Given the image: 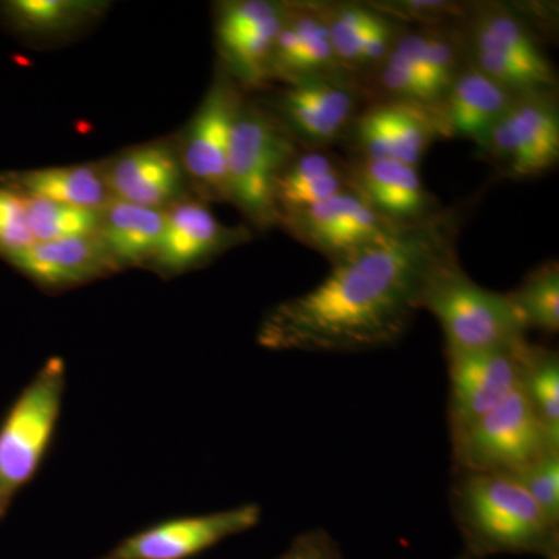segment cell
<instances>
[{
    "instance_id": "cell-1",
    "label": "cell",
    "mask_w": 559,
    "mask_h": 559,
    "mask_svg": "<svg viewBox=\"0 0 559 559\" xmlns=\"http://www.w3.org/2000/svg\"><path fill=\"white\" fill-rule=\"evenodd\" d=\"M454 231V216L441 212L333 264L314 289L271 308L257 341L277 352L392 347L421 310L430 272L455 253Z\"/></svg>"
},
{
    "instance_id": "cell-2",
    "label": "cell",
    "mask_w": 559,
    "mask_h": 559,
    "mask_svg": "<svg viewBox=\"0 0 559 559\" xmlns=\"http://www.w3.org/2000/svg\"><path fill=\"white\" fill-rule=\"evenodd\" d=\"M452 513L465 551L484 559L532 555L559 559V524L509 474H459Z\"/></svg>"
},
{
    "instance_id": "cell-3",
    "label": "cell",
    "mask_w": 559,
    "mask_h": 559,
    "mask_svg": "<svg viewBox=\"0 0 559 559\" xmlns=\"http://www.w3.org/2000/svg\"><path fill=\"white\" fill-rule=\"evenodd\" d=\"M421 310L439 320L447 352L514 348L527 342V326L510 294L477 285L462 270L455 253L430 272Z\"/></svg>"
},
{
    "instance_id": "cell-4",
    "label": "cell",
    "mask_w": 559,
    "mask_h": 559,
    "mask_svg": "<svg viewBox=\"0 0 559 559\" xmlns=\"http://www.w3.org/2000/svg\"><path fill=\"white\" fill-rule=\"evenodd\" d=\"M66 388L64 360H47L0 421V524L49 454L60 425Z\"/></svg>"
},
{
    "instance_id": "cell-5",
    "label": "cell",
    "mask_w": 559,
    "mask_h": 559,
    "mask_svg": "<svg viewBox=\"0 0 559 559\" xmlns=\"http://www.w3.org/2000/svg\"><path fill=\"white\" fill-rule=\"evenodd\" d=\"M297 154L296 140L274 114L242 102L231 131L227 190L229 201L257 226L278 224L275 182Z\"/></svg>"
},
{
    "instance_id": "cell-6",
    "label": "cell",
    "mask_w": 559,
    "mask_h": 559,
    "mask_svg": "<svg viewBox=\"0 0 559 559\" xmlns=\"http://www.w3.org/2000/svg\"><path fill=\"white\" fill-rule=\"evenodd\" d=\"M457 474H514L559 452L521 389L468 428L452 433Z\"/></svg>"
},
{
    "instance_id": "cell-7",
    "label": "cell",
    "mask_w": 559,
    "mask_h": 559,
    "mask_svg": "<svg viewBox=\"0 0 559 559\" xmlns=\"http://www.w3.org/2000/svg\"><path fill=\"white\" fill-rule=\"evenodd\" d=\"M469 64L511 94L554 90L550 61L528 25L506 7H481L469 21Z\"/></svg>"
},
{
    "instance_id": "cell-8",
    "label": "cell",
    "mask_w": 559,
    "mask_h": 559,
    "mask_svg": "<svg viewBox=\"0 0 559 559\" xmlns=\"http://www.w3.org/2000/svg\"><path fill=\"white\" fill-rule=\"evenodd\" d=\"M479 148L513 179L536 178L559 159V109L554 90L514 95Z\"/></svg>"
},
{
    "instance_id": "cell-9",
    "label": "cell",
    "mask_w": 559,
    "mask_h": 559,
    "mask_svg": "<svg viewBox=\"0 0 559 559\" xmlns=\"http://www.w3.org/2000/svg\"><path fill=\"white\" fill-rule=\"evenodd\" d=\"M282 226L333 264L373 248L407 227L382 216L349 187L336 197L282 221Z\"/></svg>"
},
{
    "instance_id": "cell-10",
    "label": "cell",
    "mask_w": 559,
    "mask_h": 559,
    "mask_svg": "<svg viewBox=\"0 0 559 559\" xmlns=\"http://www.w3.org/2000/svg\"><path fill=\"white\" fill-rule=\"evenodd\" d=\"M242 105L240 91L219 75L194 114L180 148V164L191 182L209 200L229 201L227 160L231 131Z\"/></svg>"
},
{
    "instance_id": "cell-11",
    "label": "cell",
    "mask_w": 559,
    "mask_h": 559,
    "mask_svg": "<svg viewBox=\"0 0 559 559\" xmlns=\"http://www.w3.org/2000/svg\"><path fill=\"white\" fill-rule=\"evenodd\" d=\"M260 521L261 509L257 503L175 518L140 530L98 559H190L255 528Z\"/></svg>"
},
{
    "instance_id": "cell-12",
    "label": "cell",
    "mask_w": 559,
    "mask_h": 559,
    "mask_svg": "<svg viewBox=\"0 0 559 559\" xmlns=\"http://www.w3.org/2000/svg\"><path fill=\"white\" fill-rule=\"evenodd\" d=\"M528 342L514 348L447 352L450 373V428H468L521 389L522 360Z\"/></svg>"
},
{
    "instance_id": "cell-13",
    "label": "cell",
    "mask_w": 559,
    "mask_h": 559,
    "mask_svg": "<svg viewBox=\"0 0 559 559\" xmlns=\"http://www.w3.org/2000/svg\"><path fill=\"white\" fill-rule=\"evenodd\" d=\"M358 105V87L345 75L314 76L289 83L275 102L274 116L296 142L318 150L347 132Z\"/></svg>"
},
{
    "instance_id": "cell-14",
    "label": "cell",
    "mask_w": 559,
    "mask_h": 559,
    "mask_svg": "<svg viewBox=\"0 0 559 559\" xmlns=\"http://www.w3.org/2000/svg\"><path fill=\"white\" fill-rule=\"evenodd\" d=\"M358 157L390 159L418 167L433 140L441 138L436 109L381 100L356 114L347 132Z\"/></svg>"
},
{
    "instance_id": "cell-15",
    "label": "cell",
    "mask_w": 559,
    "mask_h": 559,
    "mask_svg": "<svg viewBox=\"0 0 559 559\" xmlns=\"http://www.w3.org/2000/svg\"><path fill=\"white\" fill-rule=\"evenodd\" d=\"M349 189L370 207L395 223L418 224L441 213L423 186L417 167L399 160L355 157L344 165Z\"/></svg>"
},
{
    "instance_id": "cell-16",
    "label": "cell",
    "mask_w": 559,
    "mask_h": 559,
    "mask_svg": "<svg viewBox=\"0 0 559 559\" xmlns=\"http://www.w3.org/2000/svg\"><path fill=\"white\" fill-rule=\"evenodd\" d=\"M331 46L326 5H289L275 40L267 80L296 83L314 76L345 75Z\"/></svg>"
},
{
    "instance_id": "cell-17",
    "label": "cell",
    "mask_w": 559,
    "mask_h": 559,
    "mask_svg": "<svg viewBox=\"0 0 559 559\" xmlns=\"http://www.w3.org/2000/svg\"><path fill=\"white\" fill-rule=\"evenodd\" d=\"M242 234L223 226L202 202L183 200L167 210L159 249L151 264L164 274H180L237 245Z\"/></svg>"
},
{
    "instance_id": "cell-18",
    "label": "cell",
    "mask_w": 559,
    "mask_h": 559,
    "mask_svg": "<svg viewBox=\"0 0 559 559\" xmlns=\"http://www.w3.org/2000/svg\"><path fill=\"white\" fill-rule=\"evenodd\" d=\"M103 175L114 200L151 209L178 200L186 180L179 154L164 142L127 151Z\"/></svg>"
},
{
    "instance_id": "cell-19",
    "label": "cell",
    "mask_w": 559,
    "mask_h": 559,
    "mask_svg": "<svg viewBox=\"0 0 559 559\" xmlns=\"http://www.w3.org/2000/svg\"><path fill=\"white\" fill-rule=\"evenodd\" d=\"M44 290H64L117 271L97 235L33 242L7 260Z\"/></svg>"
},
{
    "instance_id": "cell-20",
    "label": "cell",
    "mask_w": 559,
    "mask_h": 559,
    "mask_svg": "<svg viewBox=\"0 0 559 559\" xmlns=\"http://www.w3.org/2000/svg\"><path fill=\"white\" fill-rule=\"evenodd\" d=\"M514 95L468 62L436 109L441 138L469 139L479 146Z\"/></svg>"
},
{
    "instance_id": "cell-21",
    "label": "cell",
    "mask_w": 559,
    "mask_h": 559,
    "mask_svg": "<svg viewBox=\"0 0 559 559\" xmlns=\"http://www.w3.org/2000/svg\"><path fill=\"white\" fill-rule=\"evenodd\" d=\"M167 212L110 200L102 210L97 237L109 259L121 267L151 263L159 249Z\"/></svg>"
},
{
    "instance_id": "cell-22",
    "label": "cell",
    "mask_w": 559,
    "mask_h": 559,
    "mask_svg": "<svg viewBox=\"0 0 559 559\" xmlns=\"http://www.w3.org/2000/svg\"><path fill=\"white\" fill-rule=\"evenodd\" d=\"M348 189L344 165L320 150L297 154L275 182L278 224Z\"/></svg>"
},
{
    "instance_id": "cell-23",
    "label": "cell",
    "mask_w": 559,
    "mask_h": 559,
    "mask_svg": "<svg viewBox=\"0 0 559 559\" xmlns=\"http://www.w3.org/2000/svg\"><path fill=\"white\" fill-rule=\"evenodd\" d=\"M0 182L20 191L24 197L60 202L92 210H103L112 197L105 175L94 165L39 168L10 173Z\"/></svg>"
},
{
    "instance_id": "cell-24",
    "label": "cell",
    "mask_w": 559,
    "mask_h": 559,
    "mask_svg": "<svg viewBox=\"0 0 559 559\" xmlns=\"http://www.w3.org/2000/svg\"><path fill=\"white\" fill-rule=\"evenodd\" d=\"M108 3L94 0H10L0 3L14 31L31 38L53 39L80 31L100 17Z\"/></svg>"
},
{
    "instance_id": "cell-25",
    "label": "cell",
    "mask_w": 559,
    "mask_h": 559,
    "mask_svg": "<svg viewBox=\"0 0 559 559\" xmlns=\"http://www.w3.org/2000/svg\"><path fill=\"white\" fill-rule=\"evenodd\" d=\"M393 49L414 64L426 79L432 81L447 95L452 81L466 62L462 60V49L454 33L447 28H421L404 32L401 28Z\"/></svg>"
},
{
    "instance_id": "cell-26",
    "label": "cell",
    "mask_w": 559,
    "mask_h": 559,
    "mask_svg": "<svg viewBox=\"0 0 559 559\" xmlns=\"http://www.w3.org/2000/svg\"><path fill=\"white\" fill-rule=\"evenodd\" d=\"M288 11L289 5H283L282 10L266 21L246 28L237 35L218 39L227 64L241 83L255 86L267 80L275 40L285 24Z\"/></svg>"
},
{
    "instance_id": "cell-27",
    "label": "cell",
    "mask_w": 559,
    "mask_h": 559,
    "mask_svg": "<svg viewBox=\"0 0 559 559\" xmlns=\"http://www.w3.org/2000/svg\"><path fill=\"white\" fill-rule=\"evenodd\" d=\"M521 392L549 439L559 447V359L551 349L528 345L522 360Z\"/></svg>"
},
{
    "instance_id": "cell-28",
    "label": "cell",
    "mask_w": 559,
    "mask_h": 559,
    "mask_svg": "<svg viewBox=\"0 0 559 559\" xmlns=\"http://www.w3.org/2000/svg\"><path fill=\"white\" fill-rule=\"evenodd\" d=\"M28 226L35 242L92 237L100 227L102 210L75 207L25 197Z\"/></svg>"
},
{
    "instance_id": "cell-29",
    "label": "cell",
    "mask_w": 559,
    "mask_h": 559,
    "mask_svg": "<svg viewBox=\"0 0 559 559\" xmlns=\"http://www.w3.org/2000/svg\"><path fill=\"white\" fill-rule=\"evenodd\" d=\"M527 330L558 333L559 330V267L557 261L530 272L524 283L510 293Z\"/></svg>"
},
{
    "instance_id": "cell-30",
    "label": "cell",
    "mask_w": 559,
    "mask_h": 559,
    "mask_svg": "<svg viewBox=\"0 0 559 559\" xmlns=\"http://www.w3.org/2000/svg\"><path fill=\"white\" fill-rule=\"evenodd\" d=\"M377 17L373 7L358 3L326 5L331 46L345 70H359L360 51Z\"/></svg>"
},
{
    "instance_id": "cell-31",
    "label": "cell",
    "mask_w": 559,
    "mask_h": 559,
    "mask_svg": "<svg viewBox=\"0 0 559 559\" xmlns=\"http://www.w3.org/2000/svg\"><path fill=\"white\" fill-rule=\"evenodd\" d=\"M35 242L28 226L25 197L9 186H0V257L9 260Z\"/></svg>"
},
{
    "instance_id": "cell-32",
    "label": "cell",
    "mask_w": 559,
    "mask_h": 559,
    "mask_svg": "<svg viewBox=\"0 0 559 559\" xmlns=\"http://www.w3.org/2000/svg\"><path fill=\"white\" fill-rule=\"evenodd\" d=\"M540 510L559 524V452H550L514 474Z\"/></svg>"
},
{
    "instance_id": "cell-33",
    "label": "cell",
    "mask_w": 559,
    "mask_h": 559,
    "mask_svg": "<svg viewBox=\"0 0 559 559\" xmlns=\"http://www.w3.org/2000/svg\"><path fill=\"white\" fill-rule=\"evenodd\" d=\"M390 20H412L425 22L428 28H443L448 21L462 17L466 13L463 5L452 2H428V0H412V2H392L388 5L373 7Z\"/></svg>"
},
{
    "instance_id": "cell-34",
    "label": "cell",
    "mask_w": 559,
    "mask_h": 559,
    "mask_svg": "<svg viewBox=\"0 0 559 559\" xmlns=\"http://www.w3.org/2000/svg\"><path fill=\"white\" fill-rule=\"evenodd\" d=\"M285 3L267 2V0H240L229 2L221 9L216 33L219 38L237 35L246 28L266 21L272 14L283 9Z\"/></svg>"
},
{
    "instance_id": "cell-35",
    "label": "cell",
    "mask_w": 559,
    "mask_h": 559,
    "mask_svg": "<svg viewBox=\"0 0 559 559\" xmlns=\"http://www.w3.org/2000/svg\"><path fill=\"white\" fill-rule=\"evenodd\" d=\"M277 559H344L337 540L326 530L300 533Z\"/></svg>"
},
{
    "instance_id": "cell-36",
    "label": "cell",
    "mask_w": 559,
    "mask_h": 559,
    "mask_svg": "<svg viewBox=\"0 0 559 559\" xmlns=\"http://www.w3.org/2000/svg\"><path fill=\"white\" fill-rule=\"evenodd\" d=\"M455 559H477V558H474L473 555L468 554V551H463V554L459 555V557Z\"/></svg>"
}]
</instances>
